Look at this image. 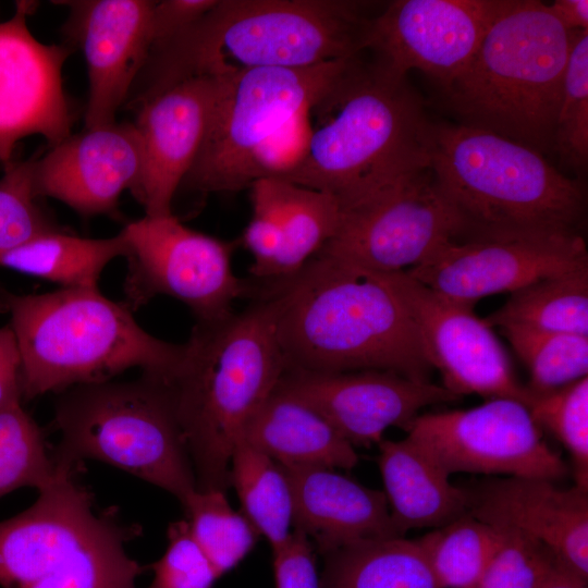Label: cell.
Segmentation results:
<instances>
[{"mask_svg":"<svg viewBox=\"0 0 588 588\" xmlns=\"http://www.w3.org/2000/svg\"><path fill=\"white\" fill-rule=\"evenodd\" d=\"M357 57L310 68H256L218 75L209 126L182 184L203 193L238 191L253 150L293 114L323 99Z\"/></svg>","mask_w":588,"mask_h":588,"instance_id":"obj_10","label":"cell"},{"mask_svg":"<svg viewBox=\"0 0 588 588\" xmlns=\"http://www.w3.org/2000/svg\"><path fill=\"white\" fill-rule=\"evenodd\" d=\"M548 8L567 30H588L587 0H556Z\"/></svg>","mask_w":588,"mask_h":588,"instance_id":"obj_44","label":"cell"},{"mask_svg":"<svg viewBox=\"0 0 588 588\" xmlns=\"http://www.w3.org/2000/svg\"><path fill=\"white\" fill-rule=\"evenodd\" d=\"M450 474L475 473L556 481L567 471L527 406L506 397L467 409L417 415L404 429Z\"/></svg>","mask_w":588,"mask_h":588,"instance_id":"obj_13","label":"cell"},{"mask_svg":"<svg viewBox=\"0 0 588 588\" xmlns=\"http://www.w3.org/2000/svg\"><path fill=\"white\" fill-rule=\"evenodd\" d=\"M428 155L439 188L464 220L465 236L577 233L583 186L538 150L487 130L430 122Z\"/></svg>","mask_w":588,"mask_h":588,"instance_id":"obj_6","label":"cell"},{"mask_svg":"<svg viewBox=\"0 0 588 588\" xmlns=\"http://www.w3.org/2000/svg\"><path fill=\"white\" fill-rule=\"evenodd\" d=\"M217 1L218 0L155 1L150 22V53L163 48L191 28L216 5Z\"/></svg>","mask_w":588,"mask_h":588,"instance_id":"obj_42","label":"cell"},{"mask_svg":"<svg viewBox=\"0 0 588 588\" xmlns=\"http://www.w3.org/2000/svg\"><path fill=\"white\" fill-rule=\"evenodd\" d=\"M389 274L430 366L441 375V385L460 397H506L526 405V385L515 376L492 328L475 315L474 305L446 297L405 271Z\"/></svg>","mask_w":588,"mask_h":588,"instance_id":"obj_15","label":"cell"},{"mask_svg":"<svg viewBox=\"0 0 588 588\" xmlns=\"http://www.w3.org/2000/svg\"><path fill=\"white\" fill-rule=\"evenodd\" d=\"M58 473L40 429L21 402L0 408V498L23 487L39 491Z\"/></svg>","mask_w":588,"mask_h":588,"instance_id":"obj_34","label":"cell"},{"mask_svg":"<svg viewBox=\"0 0 588 588\" xmlns=\"http://www.w3.org/2000/svg\"><path fill=\"white\" fill-rule=\"evenodd\" d=\"M555 481L506 477L468 492L467 512L525 535L547 548L558 563L588 580V491Z\"/></svg>","mask_w":588,"mask_h":588,"instance_id":"obj_22","label":"cell"},{"mask_svg":"<svg viewBox=\"0 0 588 588\" xmlns=\"http://www.w3.org/2000/svg\"><path fill=\"white\" fill-rule=\"evenodd\" d=\"M341 210L335 234L317 254L375 272L406 271L466 235L430 168Z\"/></svg>","mask_w":588,"mask_h":588,"instance_id":"obj_12","label":"cell"},{"mask_svg":"<svg viewBox=\"0 0 588 588\" xmlns=\"http://www.w3.org/2000/svg\"><path fill=\"white\" fill-rule=\"evenodd\" d=\"M53 424L57 465L110 464L173 494L196 489L186 442L166 388L143 373L132 381L79 384L61 392Z\"/></svg>","mask_w":588,"mask_h":588,"instance_id":"obj_9","label":"cell"},{"mask_svg":"<svg viewBox=\"0 0 588 588\" xmlns=\"http://www.w3.org/2000/svg\"><path fill=\"white\" fill-rule=\"evenodd\" d=\"M229 465L241 513L277 549L289 538L293 523V497L284 470L244 439L235 444Z\"/></svg>","mask_w":588,"mask_h":588,"instance_id":"obj_30","label":"cell"},{"mask_svg":"<svg viewBox=\"0 0 588 588\" xmlns=\"http://www.w3.org/2000/svg\"><path fill=\"white\" fill-rule=\"evenodd\" d=\"M553 148L569 163L588 158V30H573L558 109Z\"/></svg>","mask_w":588,"mask_h":588,"instance_id":"obj_36","label":"cell"},{"mask_svg":"<svg viewBox=\"0 0 588 588\" xmlns=\"http://www.w3.org/2000/svg\"><path fill=\"white\" fill-rule=\"evenodd\" d=\"M58 468L28 509L0 522V586L137 588L149 566L130 558L125 543L142 529L96 512L77 469Z\"/></svg>","mask_w":588,"mask_h":588,"instance_id":"obj_8","label":"cell"},{"mask_svg":"<svg viewBox=\"0 0 588 588\" xmlns=\"http://www.w3.org/2000/svg\"><path fill=\"white\" fill-rule=\"evenodd\" d=\"M21 356L15 335L8 324L0 328V408L21 402Z\"/></svg>","mask_w":588,"mask_h":588,"instance_id":"obj_43","label":"cell"},{"mask_svg":"<svg viewBox=\"0 0 588 588\" xmlns=\"http://www.w3.org/2000/svg\"><path fill=\"white\" fill-rule=\"evenodd\" d=\"M588 267L578 233L452 240L405 272L431 290L474 305L538 280Z\"/></svg>","mask_w":588,"mask_h":588,"instance_id":"obj_16","label":"cell"},{"mask_svg":"<svg viewBox=\"0 0 588 588\" xmlns=\"http://www.w3.org/2000/svg\"><path fill=\"white\" fill-rule=\"evenodd\" d=\"M311 110L293 114L253 150L241 171L238 191L262 179L284 180L301 168L314 132Z\"/></svg>","mask_w":588,"mask_h":588,"instance_id":"obj_39","label":"cell"},{"mask_svg":"<svg viewBox=\"0 0 588 588\" xmlns=\"http://www.w3.org/2000/svg\"><path fill=\"white\" fill-rule=\"evenodd\" d=\"M499 528L502 531L501 542L480 577L469 588H541L561 565L539 542L515 530Z\"/></svg>","mask_w":588,"mask_h":588,"instance_id":"obj_38","label":"cell"},{"mask_svg":"<svg viewBox=\"0 0 588 588\" xmlns=\"http://www.w3.org/2000/svg\"><path fill=\"white\" fill-rule=\"evenodd\" d=\"M528 393L526 406L535 422L565 448L575 486L588 491V376L551 391Z\"/></svg>","mask_w":588,"mask_h":588,"instance_id":"obj_35","label":"cell"},{"mask_svg":"<svg viewBox=\"0 0 588 588\" xmlns=\"http://www.w3.org/2000/svg\"><path fill=\"white\" fill-rule=\"evenodd\" d=\"M70 8L68 38L84 53L88 73L85 128L115 122L150 53L151 0L61 1Z\"/></svg>","mask_w":588,"mask_h":588,"instance_id":"obj_19","label":"cell"},{"mask_svg":"<svg viewBox=\"0 0 588 588\" xmlns=\"http://www.w3.org/2000/svg\"><path fill=\"white\" fill-rule=\"evenodd\" d=\"M491 328L522 326L588 335V267L538 280L483 319Z\"/></svg>","mask_w":588,"mask_h":588,"instance_id":"obj_29","label":"cell"},{"mask_svg":"<svg viewBox=\"0 0 588 588\" xmlns=\"http://www.w3.org/2000/svg\"><path fill=\"white\" fill-rule=\"evenodd\" d=\"M164 554L149 567L155 576L148 588H212L218 573L193 538L186 519L169 525Z\"/></svg>","mask_w":588,"mask_h":588,"instance_id":"obj_40","label":"cell"},{"mask_svg":"<svg viewBox=\"0 0 588 588\" xmlns=\"http://www.w3.org/2000/svg\"><path fill=\"white\" fill-rule=\"evenodd\" d=\"M127 254L120 232L108 238L79 237L64 230L37 235L0 257V267L60 284L63 289L98 287L106 266Z\"/></svg>","mask_w":588,"mask_h":588,"instance_id":"obj_27","label":"cell"},{"mask_svg":"<svg viewBox=\"0 0 588 588\" xmlns=\"http://www.w3.org/2000/svg\"><path fill=\"white\" fill-rule=\"evenodd\" d=\"M278 384L318 413L353 445L379 443L390 427H405L430 405L460 396L430 380L384 370H286Z\"/></svg>","mask_w":588,"mask_h":588,"instance_id":"obj_18","label":"cell"},{"mask_svg":"<svg viewBox=\"0 0 588 588\" xmlns=\"http://www.w3.org/2000/svg\"><path fill=\"white\" fill-rule=\"evenodd\" d=\"M313 110L306 160L284 179L333 195L341 209L429 168L427 119L406 76L359 56Z\"/></svg>","mask_w":588,"mask_h":588,"instance_id":"obj_4","label":"cell"},{"mask_svg":"<svg viewBox=\"0 0 588 588\" xmlns=\"http://www.w3.org/2000/svg\"><path fill=\"white\" fill-rule=\"evenodd\" d=\"M0 179V257L30 238L61 228L39 206L33 159L12 161Z\"/></svg>","mask_w":588,"mask_h":588,"instance_id":"obj_37","label":"cell"},{"mask_svg":"<svg viewBox=\"0 0 588 588\" xmlns=\"http://www.w3.org/2000/svg\"><path fill=\"white\" fill-rule=\"evenodd\" d=\"M34 7L17 1L0 22V164L13 161L17 143L41 135L54 146L71 135L73 113L63 89L62 69L72 53L66 45L37 40L26 17Z\"/></svg>","mask_w":588,"mask_h":588,"instance_id":"obj_17","label":"cell"},{"mask_svg":"<svg viewBox=\"0 0 588 588\" xmlns=\"http://www.w3.org/2000/svg\"><path fill=\"white\" fill-rule=\"evenodd\" d=\"M0 311L9 315L21 356L22 397L111 380L138 367L169 378L184 354L145 331L133 310L98 287L15 294L0 285Z\"/></svg>","mask_w":588,"mask_h":588,"instance_id":"obj_5","label":"cell"},{"mask_svg":"<svg viewBox=\"0 0 588 588\" xmlns=\"http://www.w3.org/2000/svg\"><path fill=\"white\" fill-rule=\"evenodd\" d=\"M121 232L127 245L124 303L132 310L162 294L185 304L197 321H216L232 315L238 298L254 296V281L233 271L235 241L193 230L173 213L145 216Z\"/></svg>","mask_w":588,"mask_h":588,"instance_id":"obj_11","label":"cell"},{"mask_svg":"<svg viewBox=\"0 0 588 588\" xmlns=\"http://www.w3.org/2000/svg\"><path fill=\"white\" fill-rule=\"evenodd\" d=\"M326 588H439L417 540L382 537L329 553Z\"/></svg>","mask_w":588,"mask_h":588,"instance_id":"obj_28","label":"cell"},{"mask_svg":"<svg viewBox=\"0 0 588 588\" xmlns=\"http://www.w3.org/2000/svg\"><path fill=\"white\" fill-rule=\"evenodd\" d=\"M272 551L275 588H319L311 546L304 532L295 529Z\"/></svg>","mask_w":588,"mask_h":588,"instance_id":"obj_41","label":"cell"},{"mask_svg":"<svg viewBox=\"0 0 588 588\" xmlns=\"http://www.w3.org/2000/svg\"><path fill=\"white\" fill-rule=\"evenodd\" d=\"M248 188L253 208L268 212L282 233L283 245L274 279L299 270L339 228L341 206L329 193L275 179L258 180Z\"/></svg>","mask_w":588,"mask_h":588,"instance_id":"obj_26","label":"cell"},{"mask_svg":"<svg viewBox=\"0 0 588 588\" xmlns=\"http://www.w3.org/2000/svg\"><path fill=\"white\" fill-rule=\"evenodd\" d=\"M501 538L499 527L466 512L416 540L439 588H469L487 567Z\"/></svg>","mask_w":588,"mask_h":588,"instance_id":"obj_31","label":"cell"},{"mask_svg":"<svg viewBox=\"0 0 588 588\" xmlns=\"http://www.w3.org/2000/svg\"><path fill=\"white\" fill-rule=\"evenodd\" d=\"M360 7L342 0H218L191 28L149 54L130 105L191 77L357 57L370 19Z\"/></svg>","mask_w":588,"mask_h":588,"instance_id":"obj_2","label":"cell"},{"mask_svg":"<svg viewBox=\"0 0 588 588\" xmlns=\"http://www.w3.org/2000/svg\"><path fill=\"white\" fill-rule=\"evenodd\" d=\"M541 588H587V581L567 569L559 566L541 586Z\"/></svg>","mask_w":588,"mask_h":588,"instance_id":"obj_45","label":"cell"},{"mask_svg":"<svg viewBox=\"0 0 588 588\" xmlns=\"http://www.w3.org/2000/svg\"><path fill=\"white\" fill-rule=\"evenodd\" d=\"M242 439L284 467L351 469L358 463L353 444L279 384L250 418Z\"/></svg>","mask_w":588,"mask_h":588,"instance_id":"obj_25","label":"cell"},{"mask_svg":"<svg viewBox=\"0 0 588 588\" xmlns=\"http://www.w3.org/2000/svg\"><path fill=\"white\" fill-rule=\"evenodd\" d=\"M244 310L197 321L183 357L166 380L184 436L196 488L224 490L232 451L285 371L275 308L255 295Z\"/></svg>","mask_w":588,"mask_h":588,"instance_id":"obj_3","label":"cell"},{"mask_svg":"<svg viewBox=\"0 0 588 588\" xmlns=\"http://www.w3.org/2000/svg\"><path fill=\"white\" fill-rule=\"evenodd\" d=\"M218 88V76L191 77L138 106L134 124L142 139L144 163L132 194L145 216L172 213L174 195L204 143Z\"/></svg>","mask_w":588,"mask_h":588,"instance_id":"obj_21","label":"cell"},{"mask_svg":"<svg viewBox=\"0 0 588 588\" xmlns=\"http://www.w3.org/2000/svg\"><path fill=\"white\" fill-rule=\"evenodd\" d=\"M571 44L548 4L509 0L465 70L442 88L446 106L460 124L544 154L554 146Z\"/></svg>","mask_w":588,"mask_h":588,"instance_id":"obj_7","label":"cell"},{"mask_svg":"<svg viewBox=\"0 0 588 588\" xmlns=\"http://www.w3.org/2000/svg\"><path fill=\"white\" fill-rule=\"evenodd\" d=\"M509 0H396L370 17L364 50L388 71L419 70L441 88L468 65Z\"/></svg>","mask_w":588,"mask_h":588,"instance_id":"obj_14","label":"cell"},{"mask_svg":"<svg viewBox=\"0 0 588 588\" xmlns=\"http://www.w3.org/2000/svg\"><path fill=\"white\" fill-rule=\"evenodd\" d=\"M281 466V465H280ZM295 529L330 553L372 538L400 537L383 492L326 467H284Z\"/></svg>","mask_w":588,"mask_h":588,"instance_id":"obj_23","label":"cell"},{"mask_svg":"<svg viewBox=\"0 0 588 588\" xmlns=\"http://www.w3.org/2000/svg\"><path fill=\"white\" fill-rule=\"evenodd\" d=\"M378 465L392 520L403 536L413 528H437L467 512L468 491L421 444L407 436L381 440Z\"/></svg>","mask_w":588,"mask_h":588,"instance_id":"obj_24","label":"cell"},{"mask_svg":"<svg viewBox=\"0 0 588 588\" xmlns=\"http://www.w3.org/2000/svg\"><path fill=\"white\" fill-rule=\"evenodd\" d=\"M181 504L193 538L219 576L235 567L254 548L258 532L232 509L224 490L196 488Z\"/></svg>","mask_w":588,"mask_h":588,"instance_id":"obj_32","label":"cell"},{"mask_svg":"<svg viewBox=\"0 0 588 588\" xmlns=\"http://www.w3.org/2000/svg\"><path fill=\"white\" fill-rule=\"evenodd\" d=\"M500 329L528 369L529 392L551 391L588 376V335L522 326Z\"/></svg>","mask_w":588,"mask_h":588,"instance_id":"obj_33","label":"cell"},{"mask_svg":"<svg viewBox=\"0 0 588 588\" xmlns=\"http://www.w3.org/2000/svg\"><path fill=\"white\" fill-rule=\"evenodd\" d=\"M144 155L134 123L85 128L33 159L37 198L51 197L82 217L117 216L123 191L136 187Z\"/></svg>","mask_w":588,"mask_h":588,"instance_id":"obj_20","label":"cell"},{"mask_svg":"<svg viewBox=\"0 0 588 588\" xmlns=\"http://www.w3.org/2000/svg\"><path fill=\"white\" fill-rule=\"evenodd\" d=\"M270 298L286 370L391 371L429 380L430 366L390 274L316 254L299 270L254 280Z\"/></svg>","mask_w":588,"mask_h":588,"instance_id":"obj_1","label":"cell"}]
</instances>
